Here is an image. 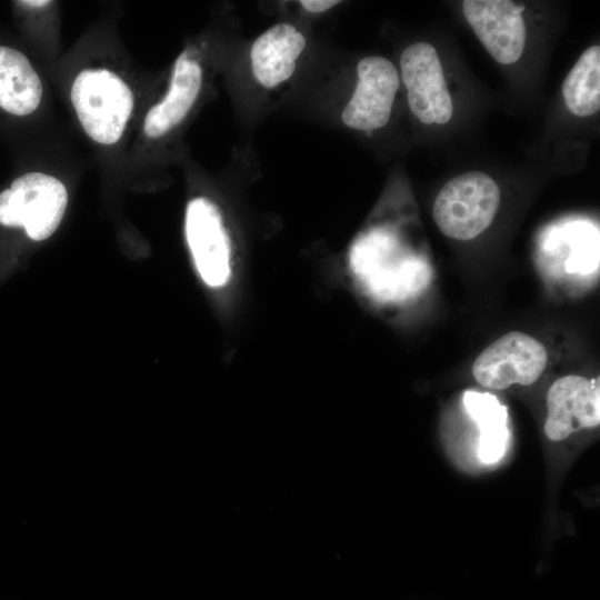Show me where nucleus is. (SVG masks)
Wrapping results in <instances>:
<instances>
[{
  "label": "nucleus",
  "instance_id": "20e7f679",
  "mask_svg": "<svg viewBox=\"0 0 600 600\" xmlns=\"http://www.w3.org/2000/svg\"><path fill=\"white\" fill-rule=\"evenodd\" d=\"M548 353L533 337L509 332L488 346L476 359L472 374L484 388L501 390L511 384L530 386L546 369Z\"/></svg>",
  "mask_w": 600,
  "mask_h": 600
},
{
  "label": "nucleus",
  "instance_id": "39448f33",
  "mask_svg": "<svg viewBox=\"0 0 600 600\" xmlns=\"http://www.w3.org/2000/svg\"><path fill=\"white\" fill-rule=\"evenodd\" d=\"M401 80L411 112L422 123L444 124L453 102L436 48L426 41L408 46L400 57Z\"/></svg>",
  "mask_w": 600,
  "mask_h": 600
},
{
  "label": "nucleus",
  "instance_id": "f03ea898",
  "mask_svg": "<svg viewBox=\"0 0 600 600\" xmlns=\"http://www.w3.org/2000/svg\"><path fill=\"white\" fill-rule=\"evenodd\" d=\"M499 204L498 183L486 172L469 171L441 188L433 202L432 217L444 236L471 240L490 227Z\"/></svg>",
  "mask_w": 600,
  "mask_h": 600
},
{
  "label": "nucleus",
  "instance_id": "9b49d317",
  "mask_svg": "<svg viewBox=\"0 0 600 600\" xmlns=\"http://www.w3.org/2000/svg\"><path fill=\"white\" fill-rule=\"evenodd\" d=\"M306 47V34L290 22H279L266 29L253 40L249 52L256 82L267 90L287 83L293 77Z\"/></svg>",
  "mask_w": 600,
  "mask_h": 600
},
{
  "label": "nucleus",
  "instance_id": "dca6fc26",
  "mask_svg": "<svg viewBox=\"0 0 600 600\" xmlns=\"http://www.w3.org/2000/svg\"><path fill=\"white\" fill-rule=\"evenodd\" d=\"M22 6L30 7V8H42L47 7L51 3V1L48 0H30V1H20Z\"/></svg>",
  "mask_w": 600,
  "mask_h": 600
},
{
  "label": "nucleus",
  "instance_id": "9d476101",
  "mask_svg": "<svg viewBox=\"0 0 600 600\" xmlns=\"http://www.w3.org/2000/svg\"><path fill=\"white\" fill-rule=\"evenodd\" d=\"M548 416L544 433L560 441L583 428L600 423L599 378L566 376L550 387L547 396Z\"/></svg>",
  "mask_w": 600,
  "mask_h": 600
},
{
  "label": "nucleus",
  "instance_id": "423d86ee",
  "mask_svg": "<svg viewBox=\"0 0 600 600\" xmlns=\"http://www.w3.org/2000/svg\"><path fill=\"white\" fill-rule=\"evenodd\" d=\"M184 233L204 283L224 286L231 276V242L218 206L206 197L192 198L186 208Z\"/></svg>",
  "mask_w": 600,
  "mask_h": 600
},
{
  "label": "nucleus",
  "instance_id": "f8f14e48",
  "mask_svg": "<svg viewBox=\"0 0 600 600\" xmlns=\"http://www.w3.org/2000/svg\"><path fill=\"white\" fill-rule=\"evenodd\" d=\"M41 79L20 51L0 46V108L14 116H28L40 106Z\"/></svg>",
  "mask_w": 600,
  "mask_h": 600
},
{
  "label": "nucleus",
  "instance_id": "7ed1b4c3",
  "mask_svg": "<svg viewBox=\"0 0 600 600\" xmlns=\"http://www.w3.org/2000/svg\"><path fill=\"white\" fill-rule=\"evenodd\" d=\"M67 204L68 191L61 180L44 172H28L0 193V223L22 227L30 239L42 241L56 232Z\"/></svg>",
  "mask_w": 600,
  "mask_h": 600
},
{
  "label": "nucleus",
  "instance_id": "2eb2a0df",
  "mask_svg": "<svg viewBox=\"0 0 600 600\" xmlns=\"http://www.w3.org/2000/svg\"><path fill=\"white\" fill-rule=\"evenodd\" d=\"M338 0H301L300 7L309 13H323L339 4Z\"/></svg>",
  "mask_w": 600,
  "mask_h": 600
},
{
  "label": "nucleus",
  "instance_id": "6e6552de",
  "mask_svg": "<svg viewBox=\"0 0 600 600\" xmlns=\"http://www.w3.org/2000/svg\"><path fill=\"white\" fill-rule=\"evenodd\" d=\"M524 8L510 0H464L462 12L476 36L501 64L517 62L526 46Z\"/></svg>",
  "mask_w": 600,
  "mask_h": 600
},
{
  "label": "nucleus",
  "instance_id": "ddd939ff",
  "mask_svg": "<svg viewBox=\"0 0 600 600\" xmlns=\"http://www.w3.org/2000/svg\"><path fill=\"white\" fill-rule=\"evenodd\" d=\"M463 404L480 431L478 458L484 464L499 462L507 452L510 438L507 407L491 393L471 390L464 392Z\"/></svg>",
  "mask_w": 600,
  "mask_h": 600
},
{
  "label": "nucleus",
  "instance_id": "0eeeda50",
  "mask_svg": "<svg viewBox=\"0 0 600 600\" xmlns=\"http://www.w3.org/2000/svg\"><path fill=\"white\" fill-rule=\"evenodd\" d=\"M399 87L400 74L389 59L362 58L357 64L354 90L341 112L342 122L364 132L383 128L390 120Z\"/></svg>",
  "mask_w": 600,
  "mask_h": 600
},
{
  "label": "nucleus",
  "instance_id": "1a4fd4ad",
  "mask_svg": "<svg viewBox=\"0 0 600 600\" xmlns=\"http://www.w3.org/2000/svg\"><path fill=\"white\" fill-rule=\"evenodd\" d=\"M204 70L198 53L183 50L174 61L164 96L147 112L142 130L149 139H160L178 128L198 101Z\"/></svg>",
  "mask_w": 600,
  "mask_h": 600
},
{
  "label": "nucleus",
  "instance_id": "4468645a",
  "mask_svg": "<svg viewBox=\"0 0 600 600\" xmlns=\"http://www.w3.org/2000/svg\"><path fill=\"white\" fill-rule=\"evenodd\" d=\"M567 108L578 117H589L600 109V47L587 48L562 83Z\"/></svg>",
  "mask_w": 600,
  "mask_h": 600
},
{
  "label": "nucleus",
  "instance_id": "f257e3e1",
  "mask_svg": "<svg viewBox=\"0 0 600 600\" xmlns=\"http://www.w3.org/2000/svg\"><path fill=\"white\" fill-rule=\"evenodd\" d=\"M70 100L86 134L102 146L121 139L134 104L128 83L104 68L81 70L72 81Z\"/></svg>",
  "mask_w": 600,
  "mask_h": 600
}]
</instances>
